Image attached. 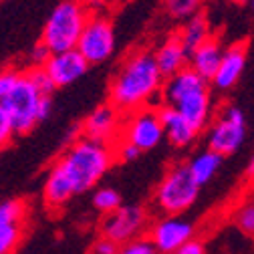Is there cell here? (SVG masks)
I'll list each match as a JSON object with an SVG mask.
<instances>
[{"instance_id":"cell-1","label":"cell","mask_w":254,"mask_h":254,"mask_svg":"<svg viewBox=\"0 0 254 254\" xmlns=\"http://www.w3.org/2000/svg\"><path fill=\"white\" fill-rule=\"evenodd\" d=\"M115 164V145L79 137L51 168L43 196L51 208L65 206L71 198L97 188Z\"/></svg>"},{"instance_id":"cell-2","label":"cell","mask_w":254,"mask_h":254,"mask_svg":"<svg viewBox=\"0 0 254 254\" xmlns=\"http://www.w3.org/2000/svg\"><path fill=\"white\" fill-rule=\"evenodd\" d=\"M164 77L157 71L153 53L135 51L127 57L117 73L113 75L109 87V103L121 113H133L143 107H153L151 103L160 97Z\"/></svg>"},{"instance_id":"cell-3","label":"cell","mask_w":254,"mask_h":254,"mask_svg":"<svg viewBox=\"0 0 254 254\" xmlns=\"http://www.w3.org/2000/svg\"><path fill=\"white\" fill-rule=\"evenodd\" d=\"M160 97L164 101L162 105L176 109L198 133L206 129L212 111L210 83L196 71L186 67L176 75L164 79Z\"/></svg>"},{"instance_id":"cell-4","label":"cell","mask_w":254,"mask_h":254,"mask_svg":"<svg viewBox=\"0 0 254 254\" xmlns=\"http://www.w3.org/2000/svg\"><path fill=\"white\" fill-rule=\"evenodd\" d=\"M0 105L10 117L14 135H24L51 115L53 95H43L24 73H18Z\"/></svg>"},{"instance_id":"cell-5","label":"cell","mask_w":254,"mask_h":254,"mask_svg":"<svg viewBox=\"0 0 254 254\" xmlns=\"http://www.w3.org/2000/svg\"><path fill=\"white\" fill-rule=\"evenodd\" d=\"M87 18L89 10L83 4V0H61L45 22L41 45L49 53L75 49Z\"/></svg>"},{"instance_id":"cell-6","label":"cell","mask_w":254,"mask_h":254,"mask_svg":"<svg viewBox=\"0 0 254 254\" xmlns=\"http://www.w3.org/2000/svg\"><path fill=\"white\" fill-rule=\"evenodd\" d=\"M200 196V186L192 178L188 164H176L168 170L155 190V206L164 216H182Z\"/></svg>"},{"instance_id":"cell-7","label":"cell","mask_w":254,"mask_h":254,"mask_svg":"<svg viewBox=\"0 0 254 254\" xmlns=\"http://www.w3.org/2000/svg\"><path fill=\"white\" fill-rule=\"evenodd\" d=\"M115 28L103 16H89L81 37L77 41V51L87 61V65H103L115 53Z\"/></svg>"},{"instance_id":"cell-8","label":"cell","mask_w":254,"mask_h":254,"mask_svg":"<svg viewBox=\"0 0 254 254\" xmlns=\"http://www.w3.org/2000/svg\"><path fill=\"white\" fill-rule=\"evenodd\" d=\"M246 137V117L240 107L228 105L218 115L208 129V149L224 155H232L240 149Z\"/></svg>"},{"instance_id":"cell-9","label":"cell","mask_w":254,"mask_h":254,"mask_svg":"<svg viewBox=\"0 0 254 254\" xmlns=\"http://www.w3.org/2000/svg\"><path fill=\"white\" fill-rule=\"evenodd\" d=\"M162 139L164 129L160 115H157V107H143L129 113L127 121H123L117 141H127L135 145L139 151H147L160 145Z\"/></svg>"},{"instance_id":"cell-10","label":"cell","mask_w":254,"mask_h":254,"mask_svg":"<svg viewBox=\"0 0 254 254\" xmlns=\"http://www.w3.org/2000/svg\"><path fill=\"white\" fill-rule=\"evenodd\" d=\"M147 226V212L143 206H119L117 210L105 214L101 232L115 244H125L139 238Z\"/></svg>"},{"instance_id":"cell-11","label":"cell","mask_w":254,"mask_h":254,"mask_svg":"<svg viewBox=\"0 0 254 254\" xmlns=\"http://www.w3.org/2000/svg\"><path fill=\"white\" fill-rule=\"evenodd\" d=\"M194 238V224L184 216H164L151 226L149 240L160 254H176V250Z\"/></svg>"},{"instance_id":"cell-12","label":"cell","mask_w":254,"mask_h":254,"mask_svg":"<svg viewBox=\"0 0 254 254\" xmlns=\"http://www.w3.org/2000/svg\"><path fill=\"white\" fill-rule=\"evenodd\" d=\"M47 77L51 79L53 87H69L73 83H77L89 69L87 61L81 57V53L77 49L71 51H61V53H51L49 59L43 65Z\"/></svg>"},{"instance_id":"cell-13","label":"cell","mask_w":254,"mask_h":254,"mask_svg":"<svg viewBox=\"0 0 254 254\" xmlns=\"http://www.w3.org/2000/svg\"><path fill=\"white\" fill-rule=\"evenodd\" d=\"M121 125H123L121 113L111 103H105L99 105L97 109H93V113L83 121V137L111 143L119 139Z\"/></svg>"},{"instance_id":"cell-14","label":"cell","mask_w":254,"mask_h":254,"mask_svg":"<svg viewBox=\"0 0 254 254\" xmlns=\"http://www.w3.org/2000/svg\"><path fill=\"white\" fill-rule=\"evenodd\" d=\"M26 206L20 200L0 204V254H12L22 238Z\"/></svg>"},{"instance_id":"cell-15","label":"cell","mask_w":254,"mask_h":254,"mask_svg":"<svg viewBox=\"0 0 254 254\" xmlns=\"http://www.w3.org/2000/svg\"><path fill=\"white\" fill-rule=\"evenodd\" d=\"M244 67H246V45L234 43L222 53V61H220V65L210 83L218 91H228L240 81Z\"/></svg>"},{"instance_id":"cell-16","label":"cell","mask_w":254,"mask_h":254,"mask_svg":"<svg viewBox=\"0 0 254 254\" xmlns=\"http://www.w3.org/2000/svg\"><path fill=\"white\" fill-rule=\"evenodd\" d=\"M157 115H160V121H162L164 137H168V141L174 147H188L198 137V131L176 109H172L168 105H162L160 109H157Z\"/></svg>"},{"instance_id":"cell-17","label":"cell","mask_w":254,"mask_h":254,"mask_svg":"<svg viewBox=\"0 0 254 254\" xmlns=\"http://www.w3.org/2000/svg\"><path fill=\"white\" fill-rule=\"evenodd\" d=\"M153 59H155V65H157V71L164 79L176 75L178 71L186 69L188 67V61H190V55L188 51L182 47L178 35L166 39L157 51L153 53Z\"/></svg>"},{"instance_id":"cell-18","label":"cell","mask_w":254,"mask_h":254,"mask_svg":"<svg viewBox=\"0 0 254 254\" xmlns=\"http://www.w3.org/2000/svg\"><path fill=\"white\" fill-rule=\"evenodd\" d=\"M222 53H224V49H222L220 41H216L214 37L208 39L206 43H202L200 47H196L192 53H190V69L196 71L202 79H206L208 83L212 81L220 61H222Z\"/></svg>"},{"instance_id":"cell-19","label":"cell","mask_w":254,"mask_h":254,"mask_svg":"<svg viewBox=\"0 0 254 254\" xmlns=\"http://www.w3.org/2000/svg\"><path fill=\"white\" fill-rule=\"evenodd\" d=\"M178 39H180L182 47L188 51V55L192 53L196 47H200L202 43H206L208 39H212V28H210V22H208L206 14L196 12L190 18H186Z\"/></svg>"},{"instance_id":"cell-20","label":"cell","mask_w":254,"mask_h":254,"mask_svg":"<svg viewBox=\"0 0 254 254\" xmlns=\"http://www.w3.org/2000/svg\"><path fill=\"white\" fill-rule=\"evenodd\" d=\"M222 160H224V157H222L220 153H216L212 149H204V151L196 153L192 160L188 162V170H190V174H192V178L196 180V184L202 188L204 184H208L218 174V170L222 166Z\"/></svg>"},{"instance_id":"cell-21","label":"cell","mask_w":254,"mask_h":254,"mask_svg":"<svg viewBox=\"0 0 254 254\" xmlns=\"http://www.w3.org/2000/svg\"><path fill=\"white\" fill-rule=\"evenodd\" d=\"M93 206L101 214H109L121 206V194L115 188H109V186L97 188L93 194Z\"/></svg>"},{"instance_id":"cell-22","label":"cell","mask_w":254,"mask_h":254,"mask_svg":"<svg viewBox=\"0 0 254 254\" xmlns=\"http://www.w3.org/2000/svg\"><path fill=\"white\" fill-rule=\"evenodd\" d=\"M164 2H166V10L172 18L186 20L200 10L204 0H164Z\"/></svg>"},{"instance_id":"cell-23","label":"cell","mask_w":254,"mask_h":254,"mask_svg":"<svg viewBox=\"0 0 254 254\" xmlns=\"http://www.w3.org/2000/svg\"><path fill=\"white\" fill-rule=\"evenodd\" d=\"M234 224L248 236H254V198L238 206L234 212Z\"/></svg>"},{"instance_id":"cell-24","label":"cell","mask_w":254,"mask_h":254,"mask_svg":"<svg viewBox=\"0 0 254 254\" xmlns=\"http://www.w3.org/2000/svg\"><path fill=\"white\" fill-rule=\"evenodd\" d=\"M117 254H160L155 250V246L151 244L149 238H133L125 244H119Z\"/></svg>"},{"instance_id":"cell-25","label":"cell","mask_w":254,"mask_h":254,"mask_svg":"<svg viewBox=\"0 0 254 254\" xmlns=\"http://www.w3.org/2000/svg\"><path fill=\"white\" fill-rule=\"evenodd\" d=\"M24 75L30 79V83H33L43 95H53L55 87H53V83H51V79L47 77V73H45L43 67H30L28 71H24Z\"/></svg>"},{"instance_id":"cell-26","label":"cell","mask_w":254,"mask_h":254,"mask_svg":"<svg viewBox=\"0 0 254 254\" xmlns=\"http://www.w3.org/2000/svg\"><path fill=\"white\" fill-rule=\"evenodd\" d=\"M141 155V151L131 145V143H127V141H119L115 145V160H121V162H135L137 157Z\"/></svg>"},{"instance_id":"cell-27","label":"cell","mask_w":254,"mask_h":254,"mask_svg":"<svg viewBox=\"0 0 254 254\" xmlns=\"http://www.w3.org/2000/svg\"><path fill=\"white\" fill-rule=\"evenodd\" d=\"M12 137H14V129H12L10 117H8V113L4 111V107L0 105V147L6 145Z\"/></svg>"},{"instance_id":"cell-28","label":"cell","mask_w":254,"mask_h":254,"mask_svg":"<svg viewBox=\"0 0 254 254\" xmlns=\"http://www.w3.org/2000/svg\"><path fill=\"white\" fill-rule=\"evenodd\" d=\"M16 77H18V71H12V69L0 71V103L4 101L6 93L10 91V87H12V83L16 81Z\"/></svg>"},{"instance_id":"cell-29","label":"cell","mask_w":254,"mask_h":254,"mask_svg":"<svg viewBox=\"0 0 254 254\" xmlns=\"http://www.w3.org/2000/svg\"><path fill=\"white\" fill-rule=\"evenodd\" d=\"M117 248H119V244H115L113 240H109V238L101 236L97 242L93 244L91 254H117Z\"/></svg>"},{"instance_id":"cell-30","label":"cell","mask_w":254,"mask_h":254,"mask_svg":"<svg viewBox=\"0 0 254 254\" xmlns=\"http://www.w3.org/2000/svg\"><path fill=\"white\" fill-rule=\"evenodd\" d=\"M176 254H206V248H204V244L200 240L192 238V240H188L186 244H182L176 250Z\"/></svg>"},{"instance_id":"cell-31","label":"cell","mask_w":254,"mask_h":254,"mask_svg":"<svg viewBox=\"0 0 254 254\" xmlns=\"http://www.w3.org/2000/svg\"><path fill=\"white\" fill-rule=\"evenodd\" d=\"M49 55H51V53H49V51L39 43V45L33 49V61H35V67H43V65H45V61L49 59Z\"/></svg>"},{"instance_id":"cell-32","label":"cell","mask_w":254,"mask_h":254,"mask_svg":"<svg viewBox=\"0 0 254 254\" xmlns=\"http://www.w3.org/2000/svg\"><path fill=\"white\" fill-rule=\"evenodd\" d=\"M248 176H250V178H254V157H252L250 164H248Z\"/></svg>"},{"instance_id":"cell-33","label":"cell","mask_w":254,"mask_h":254,"mask_svg":"<svg viewBox=\"0 0 254 254\" xmlns=\"http://www.w3.org/2000/svg\"><path fill=\"white\" fill-rule=\"evenodd\" d=\"M232 2H236V4H248V0H232Z\"/></svg>"},{"instance_id":"cell-34","label":"cell","mask_w":254,"mask_h":254,"mask_svg":"<svg viewBox=\"0 0 254 254\" xmlns=\"http://www.w3.org/2000/svg\"><path fill=\"white\" fill-rule=\"evenodd\" d=\"M248 4H250V8H252V12H254V0H248Z\"/></svg>"},{"instance_id":"cell-35","label":"cell","mask_w":254,"mask_h":254,"mask_svg":"<svg viewBox=\"0 0 254 254\" xmlns=\"http://www.w3.org/2000/svg\"><path fill=\"white\" fill-rule=\"evenodd\" d=\"M0 2H2V0H0Z\"/></svg>"}]
</instances>
